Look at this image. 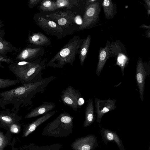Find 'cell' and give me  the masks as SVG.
I'll return each instance as SVG.
<instances>
[{
  "label": "cell",
  "mask_w": 150,
  "mask_h": 150,
  "mask_svg": "<svg viewBox=\"0 0 150 150\" xmlns=\"http://www.w3.org/2000/svg\"><path fill=\"white\" fill-rule=\"evenodd\" d=\"M56 78L51 76L0 93V107L4 109L6 105L12 104L13 107L11 110L17 114L21 108L32 105V98L37 93H43L49 84Z\"/></svg>",
  "instance_id": "obj_1"
},
{
  "label": "cell",
  "mask_w": 150,
  "mask_h": 150,
  "mask_svg": "<svg viewBox=\"0 0 150 150\" xmlns=\"http://www.w3.org/2000/svg\"><path fill=\"white\" fill-rule=\"evenodd\" d=\"M47 60L40 58L31 62L20 61L11 64L8 67L21 84L28 83L43 79L42 71L45 69Z\"/></svg>",
  "instance_id": "obj_2"
},
{
  "label": "cell",
  "mask_w": 150,
  "mask_h": 150,
  "mask_svg": "<svg viewBox=\"0 0 150 150\" xmlns=\"http://www.w3.org/2000/svg\"><path fill=\"white\" fill-rule=\"evenodd\" d=\"M84 39L75 35L47 64L48 67L62 68L67 64L72 65Z\"/></svg>",
  "instance_id": "obj_3"
},
{
  "label": "cell",
  "mask_w": 150,
  "mask_h": 150,
  "mask_svg": "<svg viewBox=\"0 0 150 150\" xmlns=\"http://www.w3.org/2000/svg\"><path fill=\"white\" fill-rule=\"evenodd\" d=\"M74 117L66 112L61 113L44 128L42 135L55 137H67L72 132Z\"/></svg>",
  "instance_id": "obj_4"
},
{
  "label": "cell",
  "mask_w": 150,
  "mask_h": 150,
  "mask_svg": "<svg viewBox=\"0 0 150 150\" xmlns=\"http://www.w3.org/2000/svg\"><path fill=\"white\" fill-rule=\"evenodd\" d=\"M102 1V0H98L93 4L86 6L82 23L79 26V30L91 28L98 23Z\"/></svg>",
  "instance_id": "obj_5"
},
{
  "label": "cell",
  "mask_w": 150,
  "mask_h": 150,
  "mask_svg": "<svg viewBox=\"0 0 150 150\" xmlns=\"http://www.w3.org/2000/svg\"><path fill=\"white\" fill-rule=\"evenodd\" d=\"M33 18L36 24L47 34L59 39L64 36V29L54 21L41 16L39 13L35 14Z\"/></svg>",
  "instance_id": "obj_6"
},
{
  "label": "cell",
  "mask_w": 150,
  "mask_h": 150,
  "mask_svg": "<svg viewBox=\"0 0 150 150\" xmlns=\"http://www.w3.org/2000/svg\"><path fill=\"white\" fill-rule=\"evenodd\" d=\"M60 96L64 104L71 107L74 111L80 108L85 101L79 90L75 89L71 86H68L62 91Z\"/></svg>",
  "instance_id": "obj_7"
},
{
  "label": "cell",
  "mask_w": 150,
  "mask_h": 150,
  "mask_svg": "<svg viewBox=\"0 0 150 150\" xmlns=\"http://www.w3.org/2000/svg\"><path fill=\"white\" fill-rule=\"evenodd\" d=\"M76 13L72 11L66 10L47 14L44 17L54 21L64 29L69 28L76 23Z\"/></svg>",
  "instance_id": "obj_8"
},
{
  "label": "cell",
  "mask_w": 150,
  "mask_h": 150,
  "mask_svg": "<svg viewBox=\"0 0 150 150\" xmlns=\"http://www.w3.org/2000/svg\"><path fill=\"white\" fill-rule=\"evenodd\" d=\"M149 67L144 64L142 58L138 59L136 72V79L138 86L140 97L142 101L144 100V93L145 88V80L150 74Z\"/></svg>",
  "instance_id": "obj_9"
},
{
  "label": "cell",
  "mask_w": 150,
  "mask_h": 150,
  "mask_svg": "<svg viewBox=\"0 0 150 150\" xmlns=\"http://www.w3.org/2000/svg\"><path fill=\"white\" fill-rule=\"evenodd\" d=\"M116 47L107 41L104 47H100L98 56V61L96 71V74L99 76L107 59L110 57L116 56L117 54Z\"/></svg>",
  "instance_id": "obj_10"
},
{
  "label": "cell",
  "mask_w": 150,
  "mask_h": 150,
  "mask_svg": "<svg viewBox=\"0 0 150 150\" xmlns=\"http://www.w3.org/2000/svg\"><path fill=\"white\" fill-rule=\"evenodd\" d=\"M45 50L44 48L42 47H26L17 54L16 59L21 61L32 62L40 58L44 54Z\"/></svg>",
  "instance_id": "obj_11"
},
{
  "label": "cell",
  "mask_w": 150,
  "mask_h": 150,
  "mask_svg": "<svg viewBox=\"0 0 150 150\" xmlns=\"http://www.w3.org/2000/svg\"><path fill=\"white\" fill-rule=\"evenodd\" d=\"M116 100L110 98L106 100H102L95 98V112L97 115V122H100L102 117L106 113L116 109Z\"/></svg>",
  "instance_id": "obj_12"
},
{
  "label": "cell",
  "mask_w": 150,
  "mask_h": 150,
  "mask_svg": "<svg viewBox=\"0 0 150 150\" xmlns=\"http://www.w3.org/2000/svg\"><path fill=\"white\" fill-rule=\"evenodd\" d=\"M95 141V137L92 136L78 138L72 143L71 148L73 150H91Z\"/></svg>",
  "instance_id": "obj_13"
},
{
  "label": "cell",
  "mask_w": 150,
  "mask_h": 150,
  "mask_svg": "<svg viewBox=\"0 0 150 150\" xmlns=\"http://www.w3.org/2000/svg\"><path fill=\"white\" fill-rule=\"evenodd\" d=\"M55 107V105L54 103L44 102L41 105L32 109L25 115V118L29 119L45 114L52 111Z\"/></svg>",
  "instance_id": "obj_14"
},
{
  "label": "cell",
  "mask_w": 150,
  "mask_h": 150,
  "mask_svg": "<svg viewBox=\"0 0 150 150\" xmlns=\"http://www.w3.org/2000/svg\"><path fill=\"white\" fill-rule=\"evenodd\" d=\"M57 111L56 110L50 111L27 125L25 128L23 137H27L33 132L38 126L46 121L54 115Z\"/></svg>",
  "instance_id": "obj_15"
},
{
  "label": "cell",
  "mask_w": 150,
  "mask_h": 150,
  "mask_svg": "<svg viewBox=\"0 0 150 150\" xmlns=\"http://www.w3.org/2000/svg\"><path fill=\"white\" fill-rule=\"evenodd\" d=\"M21 119V116L18 115L9 109L5 108L0 111V123L2 125L10 126Z\"/></svg>",
  "instance_id": "obj_16"
},
{
  "label": "cell",
  "mask_w": 150,
  "mask_h": 150,
  "mask_svg": "<svg viewBox=\"0 0 150 150\" xmlns=\"http://www.w3.org/2000/svg\"><path fill=\"white\" fill-rule=\"evenodd\" d=\"M4 30L0 29V55L8 58L6 56L8 53L14 51L17 52L21 49L13 47L10 42L4 39Z\"/></svg>",
  "instance_id": "obj_17"
},
{
  "label": "cell",
  "mask_w": 150,
  "mask_h": 150,
  "mask_svg": "<svg viewBox=\"0 0 150 150\" xmlns=\"http://www.w3.org/2000/svg\"><path fill=\"white\" fill-rule=\"evenodd\" d=\"M28 40L30 43L39 46H47L51 44L50 40L40 32L29 35Z\"/></svg>",
  "instance_id": "obj_18"
},
{
  "label": "cell",
  "mask_w": 150,
  "mask_h": 150,
  "mask_svg": "<svg viewBox=\"0 0 150 150\" xmlns=\"http://www.w3.org/2000/svg\"><path fill=\"white\" fill-rule=\"evenodd\" d=\"M105 16L107 19L112 18L116 14V5L111 0H104L101 4Z\"/></svg>",
  "instance_id": "obj_19"
},
{
  "label": "cell",
  "mask_w": 150,
  "mask_h": 150,
  "mask_svg": "<svg viewBox=\"0 0 150 150\" xmlns=\"http://www.w3.org/2000/svg\"><path fill=\"white\" fill-rule=\"evenodd\" d=\"M95 119L93 102L92 99H90L88 102L85 111L83 126H89L94 122Z\"/></svg>",
  "instance_id": "obj_20"
},
{
  "label": "cell",
  "mask_w": 150,
  "mask_h": 150,
  "mask_svg": "<svg viewBox=\"0 0 150 150\" xmlns=\"http://www.w3.org/2000/svg\"><path fill=\"white\" fill-rule=\"evenodd\" d=\"M91 41V36L88 35L83 42L79 50V58L81 65L82 66L86 58Z\"/></svg>",
  "instance_id": "obj_21"
},
{
  "label": "cell",
  "mask_w": 150,
  "mask_h": 150,
  "mask_svg": "<svg viewBox=\"0 0 150 150\" xmlns=\"http://www.w3.org/2000/svg\"><path fill=\"white\" fill-rule=\"evenodd\" d=\"M77 0H57L55 1L56 10L60 8H65L71 10L72 7L78 5Z\"/></svg>",
  "instance_id": "obj_22"
},
{
  "label": "cell",
  "mask_w": 150,
  "mask_h": 150,
  "mask_svg": "<svg viewBox=\"0 0 150 150\" xmlns=\"http://www.w3.org/2000/svg\"><path fill=\"white\" fill-rule=\"evenodd\" d=\"M39 7L41 10L45 11L52 12L56 10L55 1L42 0Z\"/></svg>",
  "instance_id": "obj_23"
},
{
  "label": "cell",
  "mask_w": 150,
  "mask_h": 150,
  "mask_svg": "<svg viewBox=\"0 0 150 150\" xmlns=\"http://www.w3.org/2000/svg\"><path fill=\"white\" fill-rule=\"evenodd\" d=\"M104 136L109 141H114L119 147L121 146V143L119 138L115 133L108 130L105 129L103 132Z\"/></svg>",
  "instance_id": "obj_24"
},
{
  "label": "cell",
  "mask_w": 150,
  "mask_h": 150,
  "mask_svg": "<svg viewBox=\"0 0 150 150\" xmlns=\"http://www.w3.org/2000/svg\"><path fill=\"white\" fill-rule=\"evenodd\" d=\"M20 81L16 79H15L0 78V88H5L8 87L14 86Z\"/></svg>",
  "instance_id": "obj_25"
},
{
  "label": "cell",
  "mask_w": 150,
  "mask_h": 150,
  "mask_svg": "<svg viewBox=\"0 0 150 150\" xmlns=\"http://www.w3.org/2000/svg\"><path fill=\"white\" fill-rule=\"evenodd\" d=\"M7 143V139L3 133L0 132V150H3Z\"/></svg>",
  "instance_id": "obj_26"
},
{
  "label": "cell",
  "mask_w": 150,
  "mask_h": 150,
  "mask_svg": "<svg viewBox=\"0 0 150 150\" xmlns=\"http://www.w3.org/2000/svg\"><path fill=\"white\" fill-rule=\"evenodd\" d=\"M5 62L7 64L14 63V61L9 58H6L0 55V67L4 68V67L2 65L1 62Z\"/></svg>",
  "instance_id": "obj_27"
},
{
  "label": "cell",
  "mask_w": 150,
  "mask_h": 150,
  "mask_svg": "<svg viewBox=\"0 0 150 150\" xmlns=\"http://www.w3.org/2000/svg\"><path fill=\"white\" fill-rule=\"evenodd\" d=\"M10 127L11 131L13 133H18L20 129V127L17 122L11 125Z\"/></svg>",
  "instance_id": "obj_28"
},
{
  "label": "cell",
  "mask_w": 150,
  "mask_h": 150,
  "mask_svg": "<svg viewBox=\"0 0 150 150\" xmlns=\"http://www.w3.org/2000/svg\"><path fill=\"white\" fill-rule=\"evenodd\" d=\"M41 0H30L28 2V6L29 8H32L34 6L40 4Z\"/></svg>",
  "instance_id": "obj_29"
},
{
  "label": "cell",
  "mask_w": 150,
  "mask_h": 150,
  "mask_svg": "<svg viewBox=\"0 0 150 150\" xmlns=\"http://www.w3.org/2000/svg\"><path fill=\"white\" fill-rule=\"evenodd\" d=\"M75 23L77 24L81 25L82 23V20L81 17L79 15L76 16L75 18Z\"/></svg>",
  "instance_id": "obj_30"
},
{
  "label": "cell",
  "mask_w": 150,
  "mask_h": 150,
  "mask_svg": "<svg viewBox=\"0 0 150 150\" xmlns=\"http://www.w3.org/2000/svg\"><path fill=\"white\" fill-rule=\"evenodd\" d=\"M98 0H87L85 1V4L86 6H87L90 4H93L96 1Z\"/></svg>",
  "instance_id": "obj_31"
},
{
  "label": "cell",
  "mask_w": 150,
  "mask_h": 150,
  "mask_svg": "<svg viewBox=\"0 0 150 150\" xmlns=\"http://www.w3.org/2000/svg\"><path fill=\"white\" fill-rule=\"evenodd\" d=\"M139 27L144 28H146L148 29H150V28L149 26H147L146 25H145L144 24H142V25L139 26Z\"/></svg>",
  "instance_id": "obj_32"
},
{
  "label": "cell",
  "mask_w": 150,
  "mask_h": 150,
  "mask_svg": "<svg viewBox=\"0 0 150 150\" xmlns=\"http://www.w3.org/2000/svg\"><path fill=\"white\" fill-rule=\"evenodd\" d=\"M146 4L148 8L150 9V1L149 0H143Z\"/></svg>",
  "instance_id": "obj_33"
},
{
  "label": "cell",
  "mask_w": 150,
  "mask_h": 150,
  "mask_svg": "<svg viewBox=\"0 0 150 150\" xmlns=\"http://www.w3.org/2000/svg\"><path fill=\"white\" fill-rule=\"evenodd\" d=\"M147 33H148L146 35L147 36H148L147 37H148L149 38H150V30H149L148 32Z\"/></svg>",
  "instance_id": "obj_34"
}]
</instances>
